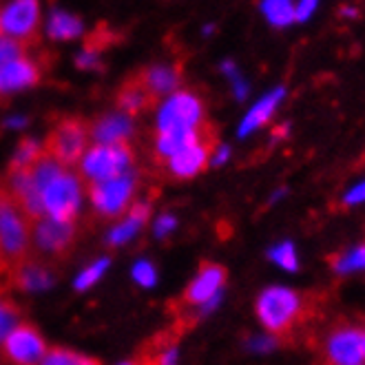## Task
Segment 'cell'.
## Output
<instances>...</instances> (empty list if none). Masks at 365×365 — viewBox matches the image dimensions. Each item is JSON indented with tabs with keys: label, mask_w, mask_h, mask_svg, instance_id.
<instances>
[{
	"label": "cell",
	"mask_w": 365,
	"mask_h": 365,
	"mask_svg": "<svg viewBox=\"0 0 365 365\" xmlns=\"http://www.w3.org/2000/svg\"><path fill=\"white\" fill-rule=\"evenodd\" d=\"M31 220L18 202L0 186V279L29 259L31 248Z\"/></svg>",
	"instance_id": "1"
},
{
	"label": "cell",
	"mask_w": 365,
	"mask_h": 365,
	"mask_svg": "<svg viewBox=\"0 0 365 365\" xmlns=\"http://www.w3.org/2000/svg\"><path fill=\"white\" fill-rule=\"evenodd\" d=\"M310 312L308 299L290 288H268L257 299V317L274 336H290L306 324Z\"/></svg>",
	"instance_id": "2"
},
{
	"label": "cell",
	"mask_w": 365,
	"mask_h": 365,
	"mask_svg": "<svg viewBox=\"0 0 365 365\" xmlns=\"http://www.w3.org/2000/svg\"><path fill=\"white\" fill-rule=\"evenodd\" d=\"M175 226H178V222L173 215H162L155 224V237H166L170 230H175Z\"/></svg>",
	"instance_id": "33"
},
{
	"label": "cell",
	"mask_w": 365,
	"mask_h": 365,
	"mask_svg": "<svg viewBox=\"0 0 365 365\" xmlns=\"http://www.w3.org/2000/svg\"><path fill=\"white\" fill-rule=\"evenodd\" d=\"M133 164V148L126 142L120 144H96L89 153H84L80 173L91 184L115 180L126 175L128 166Z\"/></svg>",
	"instance_id": "4"
},
{
	"label": "cell",
	"mask_w": 365,
	"mask_h": 365,
	"mask_svg": "<svg viewBox=\"0 0 365 365\" xmlns=\"http://www.w3.org/2000/svg\"><path fill=\"white\" fill-rule=\"evenodd\" d=\"M363 343H365V332H363Z\"/></svg>",
	"instance_id": "40"
},
{
	"label": "cell",
	"mask_w": 365,
	"mask_h": 365,
	"mask_svg": "<svg viewBox=\"0 0 365 365\" xmlns=\"http://www.w3.org/2000/svg\"><path fill=\"white\" fill-rule=\"evenodd\" d=\"M286 131H288V126H279L277 131H274V135H277V138H284V135H286Z\"/></svg>",
	"instance_id": "37"
},
{
	"label": "cell",
	"mask_w": 365,
	"mask_h": 365,
	"mask_svg": "<svg viewBox=\"0 0 365 365\" xmlns=\"http://www.w3.org/2000/svg\"><path fill=\"white\" fill-rule=\"evenodd\" d=\"M38 27L40 5L34 0H18L0 11V34L27 47H34V42H38Z\"/></svg>",
	"instance_id": "8"
},
{
	"label": "cell",
	"mask_w": 365,
	"mask_h": 365,
	"mask_svg": "<svg viewBox=\"0 0 365 365\" xmlns=\"http://www.w3.org/2000/svg\"><path fill=\"white\" fill-rule=\"evenodd\" d=\"M343 14H346V16H356V11L354 9H341Z\"/></svg>",
	"instance_id": "38"
},
{
	"label": "cell",
	"mask_w": 365,
	"mask_h": 365,
	"mask_svg": "<svg viewBox=\"0 0 365 365\" xmlns=\"http://www.w3.org/2000/svg\"><path fill=\"white\" fill-rule=\"evenodd\" d=\"M3 352L11 365H40L47 356V343L34 326L20 324L3 341Z\"/></svg>",
	"instance_id": "9"
},
{
	"label": "cell",
	"mask_w": 365,
	"mask_h": 365,
	"mask_svg": "<svg viewBox=\"0 0 365 365\" xmlns=\"http://www.w3.org/2000/svg\"><path fill=\"white\" fill-rule=\"evenodd\" d=\"M262 11L274 27H286L294 20V7L290 3H284V0H268V3H262Z\"/></svg>",
	"instance_id": "24"
},
{
	"label": "cell",
	"mask_w": 365,
	"mask_h": 365,
	"mask_svg": "<svg viewBox=\"0 0 365 365\" xmlns=\"http://www.w3.org/2000/svg\"><path fill=\"white\" fill-rule=\"evenodd\" d=\"M359 202H365V182L352 188L346 195V204H359Z\"/></svg>",
	"instance_id": "35"
},
{
	"label": "cell",
	"mask_w": 365,
	"mask_h": 365,
	"mask_svg": "<svg viewBox=\"0 0 365 365\" xmlns=\"http://www.w3.org/2000/svg\"><path fill=\"white\" fill-rule=\"evenodd\" d=\"M215 151V144H195V146H188L184 151L175 153L170 160L164 162L166 170L170 178L175 180H188V178H195L197 173L206 168L208 158Z\"/></svg>",
	"instance_id": "13"
},
{
	"label": "cell",
	"mask_w": 365,
	"mask_h": 365,
	"mask_svg": "<svg viewBox=\"0 0 365 365\" xmlns=\"http://www.w3.org/2000/svg\"><path fill=\"white\" fill-rule=\"evenodd\" d=\"M317 9V3H312V0H306V3H299L294 7V20H308L312 16V11Z\"/></svg>",
	"instance_id": "34"
},
{
	"label": "cell",
	"mask_w": 365,
	"mask_h": 365,
	"mask_svg": "<svg viewBox=\"0 0 365 365\" xmlns=\"http://www.w3.org/2000/svg\"><path fill=\"white\" fill-rule=\"evenodd\" d=\"M226 160H228V148H220L217 155L212 158V164H215V166H220V164H224Z\"/></svg>",
	"instance_id": "36"
},
{
	"label": "cell",
	"mask_w": 365,
	"mask_h": 365,
	"mask_svg": "<svg viewBox=\"0 0 365 365\" xmlns=\"http://www.w3.org/2000/svg\"><path fill=\"white\" fill-rule=\"evenodd\" d=\"M178 339H180V334L173 328H168L166 332L153 336L151 341H146L144 348L138 352L135 365H175Z\"/></svg>",
	"instance_id": "16"
},
{
	"label": "cell",
	"mask_w": 365,
	"mask_h": 365,
	"mask_svg": "<svg viewBox=\"0 0 365 365\" xmlns=\"http://www.w3.org/2000/svg\"><path fill=\"white\" fill-rule=\"evenodd\" d=\"M204 102L192 91H175L158 113V133L180 131V128H195L204 124Z\"/></svg>",
	"instance_id": "6"
},
{
	"label": "cell",
	"mask_w": 365,
	"mask_h": 365,
	"mask_svg": "<svg viewBox=\"0 0 365 365\" xmlns=\"http://www.w3.org/2000/svg\"><path fill=\"white\" fill-rule=\"evenodd\" d=\"M133 78L146 89V93L158 102V98L175 91V87L182 80V67L180 64H153V67L138 71Z\"/></svg>",
	"instance_id": "15"
},
{
	"label": "cell",
	"mask_w": 365,
	"mask_h": 365,
	"mask_svg": "<svg viewBox=\"0 0 365 365\" xmlns=\"http://www.w3.org/2000/svg\"><path fill=\"white\" fill-rule=\"evenodd\" d=\"M270 259L277 262L282 268L286 270H297L299 268V262H297V252H294V246L290 242H284L279 244L277 248L270 250Z\"/></svg>",
	"instance_id": "30"
},
{
	"label": "cell",
	"mask_w": 365,
	"mask_h": 365,
	"mask_svg": "<svg viewBox=\"0 0 365 365\" xmlns=\"http://www.w3.org/2000/svg\"><path fill=\"white\" fill-rule=\"evenodd\" d=\"M78 240L76 224H60L53 220H40L34 230V244L49 257H64Z\"/></svg>",
	"instance_id": "12"
},
{
	"label": "cell",
	"mask_w": 365,
	"mask_h": 365,
	"mask_svg": "<svg viewBox=\"0 0 365 365\" xmlns=\"http://www.w3.org/2000/svg\"><path fill=\"white\" fill-rule=\"evenodd\" d=\"M332 266L336 272H352V270L365 268V244L343 252L339 257H332Z\"/></svg>",
	"instance_id": "26"
},
{
	"label": "cell",
	"mask_w": 365,
	"mask_h": 365,
	"mask_svg": "<svg viewBox=\"0 0 365 365\" xmlns=\"http://www.w3.org/2000/svg\"><path fill=\"white\" fill-rule=\"evenodd\" d=\"M27 49H29V47L23 45V42L0 36V69H3L5 64L14 62V60L25 58V56H27Z\"/></svg>",
	"instance_id": "29"
},
{
	"label": "cell",
	"mask_w": 365,
	"mask_h": 365,
	"mask_svg": "<svg viewBox=\"0 0 365 365\" xmlns=\"http://www.w3.org/2000/svg\"><path fill=\"white\" fill-rule=\"evenodd\" d=\"M282 98H284V89H277L270 96H266L264 100L257 102L252 109H250V113L246 115V120L242 122L240 135H248V133L255 131V128H259L262 124H266L268 118L272 115V111L277 109V104H279V100H282Z\"/></svg>",
	"instance_id": "21"
},
{
	"label": "cell",
	"mask_w": 365,
	"mask_h": 365,
	"mask_svg": "<svg viewBox=\"0 0 365 365\" xmlns=\"http://www.w3.org/2000/svg\"><path fill=\"white\" fill-rule=\"evenodd\" d=\"M133 133V120L118 113L100 118L93 126H89V135L98 140V144H120L126 142V138Z\"/></svg>",
	"instance_id": "17"
},
{
	"label": "cell",
	"mask_w": 365,
	"mask_h": 365,
	"mask_svg": "<svg viewBox=\"0 0 365 365\" xmlns=\"http://www.w3.org/2000/svg\"><path fill=\"white\" fill-rule=\"evenodd\" d=\"M122 365H135V363H122Z\"/></svg>",
	"instance_id": "39"
},
{
	"label": "cell",
	"mask_w": 365,
	"mask_h": 365,
	"mask_svg": "<svg viewBox=\"0 0 365 365\" xmlns=\"http://www.w3.org/2000/svg\"><path fill=\"white\" fill-rule=\"evenodd\" d=\"M20 326L18 324V308L9 302L7 297L0 294V341H5L7 334Z\"/></svg>",
	"instance_id": "28"
},
{
	"label": "cell",
	"mask_w": 365,
	"mask_h": 365,
	"mask_svg": "<svg viewBox=\"0 0 365 365\" xmlns=\"http://www.w3.org/2000/svg\"><path fill=\"white\" fill-rule=\"evenodd\" d=\"M47 34L53 40H71L82 34V20L67 11H53L47 23Z\"/></svg>",
	"instance_id": "22"
},
{
	"label": "cell",
	"mask_w": 365,
	"mask_h": 365,
	"mask_svg": "<svg viewBox=\"0 0 365 365\" xmlns=\"http://www.w3.org/2000/svg\"><path fill=\"white\" fill-rule=\"evenodd\" d=\"M11 284L20 290H45L53 284V272L38 262H31V257L9 272Z\"/></svg>",
	"instance_id": "18"
},
{
	"label": "cell",
	"mask_w": 365,
	"mask_h": 365,
	"mask_svg": "<svg viewBox=\"0 0 365 365\" xmlns=\"http://www.w3.org/2000/svg\"><path fill=\"white\" fill-rule=\"evenodd\" d=\"M217 144V131L215 126L204 122L195 128H180V131H168V133H158L155 142V160L158 164H164L175 153L184 151L188 146L195 144Z\"/></svg>",
	"instance_id": "10"
},
{
	"label": "cell",
	"mask_w": 365,
	"mask_h": 365,
	"mask_svg": "<svg viewBox=\"0 0 365 365\" xmlns=\"http://www.w3.org/2000/svg\"><path fill=\"white\" fill-rule=\"evenodd\" d=\"M80 197H82L80 180L64 168L60 173H56L40 190L42 210L49 215V220L60 224H73L80 208Z\"/></svg>",
	"instance_id": "3"
},
{
	"label": "cell",
	"mask_w": 365,
	"mask_h": 365,
	"mask_svg": "<svg viewBox=\"0 0 365 365\" xmlns=\"http://www.w3.org/2000/svg\"><path fill=\"white\" fill-rule=\"evenodd\" d=\"M115 40H118V36L113 34V29H109V27H98L93 34H89L87 45H84V53L100 56V51L106 49L109 45H113Z\"/></svg>",
	"instance_id": "27"
},
{
	"label": "cell",
	"mask_w": 365,
	"mask_h": 365,
	"mask_svg": "<svg viewBox=\"0 0 365 365\" xmlns=\"http://www.w3.org/2000/svg\"><path fill=\"white\" fill-rule=\"evenodd\" d=\"M40 76H42L40 62L27 56L5 64V67L0 69V98L14 91H20V89L34 87V84L40 82Z\"/></svg>",
	"instance_id": "14"
},
{
	"label": "cell",
	"mask_w": 365,
	"mask_h": 365,
	"mask_svg": "<svg viewBox=\"0 0 365 365\" xmlns=\"http://www.w3.org/2000/svg\"><path fill=\"white\" fill-rule=\"evenodd\" d=\"M153 104H155V100L146 93V89L135 78H128L122 84V89L118 91V106H120V111L128 118L148 111Z\"/></svg>",
	"instance_id": "19"
},
{
	"label": "cell",
	"mask_w": 365,
	"mask_h": 365,
	"mask_svg": "<svg viewBox=\"0 0 365 365\" xmlns=\"http://www.w3.org/2000/svg\"><path fill=\"white\" fill-rule=\"evenodd\" d=\"M89 197L98 215L102 217H120L126 215L135 197V178L122 175L115 180H106L89 186Z\"/></svg>",
	"instance_id": "7"
},
{
	"label": "cell",
	"mask_w": 365,
	"mask_h": 365,
	"mask_svg": "<svg viewBox=\"0 0 365 365\" xmlns=\"http://www.w3.org/2000/svg\"><path fill=\"white\" fill-rule=\"evenodd\" d=\"M45 155L42 146L34 140H23L16 148V155L9 164V173H20V170H29L38 164V160Z\"/></svg>",
	"instance_id": "23"
},
{
	"label": "cell",
	"mask_w": 365,
	"mask_h": 365,
	"mask_svg": "<svg viewBox=\"0 0 365 365\" xmlns=\"http://www.w3.org/2000/svg\"><path fill=\"white\" fill-rule=\"evenodd\" d=\"M148 215H151V206H148L146 202H133L131 208L126 210L124 220L109 232V244L120 246V244L128 242L146 224Z\"/></svg>",
	"instance_id": "20"
},
{
	"label": "cell",
	"mask_w": 365,
	"mask_h": 365,
	"mask_svg": "<svg viewBox=\"0 0 365 365\" xmlns=\"http://www.w3.org/2000/svg\"><path fill=\"white\" fill-rule=\"evenodd\" d=\"M40 365H100L96 359L91 356H84V354H78L73 350H62V348H56L51 352H47V356L42 359Z\"/></svg>",
	"instance_id": "25"
},
{
	"label": "cell",
	"mask_w": 365,
	"mask_h": 365,
	"mask_svg": "<svg viewBox=\"0 0 365 365\" xmlns=\"http://www.w3.org/2000/svg\"><path fill=\"white\" fill-rule=\"evenodd\" d=\"M133 279L144 286V288H151L155 282H158V272L153 268V264H148V262H138L135 268H133Z\"/></svg>",
	"instance_id": "32"
},
{
	"label": "cell",
	"mask_w": 365,
	"mask_h": 365,
	"mask_svg": "<svg viewBox=\"0 0 365 365\" xmlns=\"http://www.w3.org/2000/svg\"><path fill=\"white\" fill-rule=\"evenodd\" d=\"M89 138L91 135L87 122L78 118H64L51 128L45 142V153L53 158L60 166H71L87 151Z\"/></svg>",
	"instance_id": "5"
},
{
	"label": "cell",
	"mask_w": 365,
	"mask_h": 365,
	"mask_svg": "<svg viewBox=\"0 0 365 365\" xmlns=\"http://www.w3.org/2000/svg\"><path fill=\"white\" fill-rule=\"evenodd\" d=\"M365 343L363 332L354 328H339L326 343V365H363Z\"/></svg>",
	"instance_id": "11"
},
{
	"label": "cell",
	"mask_w": 365,
	"mask_h": 365,
	"mask_svg": "<svg viewBox=\"0 0 365 365\" xmlns=\"http://www.w3.org/2000/svg\"><path fill=\"white\" fill-rule=\"evenodd\" d=\"M109 268V259H98L96 264H91L87 270H82L80 272V277L76 279V288L78 290H87V288H91L98 279L102 277V272Z\"/></svg>",
	"instance_id": "31"
}]
</instances>
